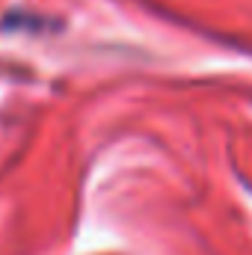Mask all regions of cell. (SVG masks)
Returning <instances> with one entry per match:
<instances>
[]
</instances>
